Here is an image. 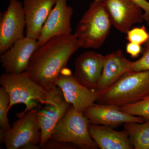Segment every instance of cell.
<instances>
[{
	"label": "cell",
	"instance_id": "cell-26",
	"mask_svg": "<svg viewBox=\"0 0 149 149\" xmlns=\"http://www.w3.org/2000/svg\"><path fill=\"white\" fill-rule=\"evenodd\" d=\"M144 19L149 26V14L145 13H144ZM146 47L149 46V39L148 42L146 44Z\"/></svg>",
	"mask_w": 149,
	"mask_h": 149
},
{
	"label": "cell",
	"instance_id": "cell-10",
	"mask_svg": "<svg viewBox=\"0 0 149 149\" xmlns=\"http://www.w3.org/2000/svg\"><path fill=\"white\" fill-rule=\"evenodd\" d=\"M112 24L118 31L126 34L136 23L144 20L143 10L131 0H104Z\"/></svg>",
	"mask_w": 149,
	"mask_h": 149
},
{
	"label": "cell",
	"instance_id": "cell-27",
	"mask_svg": "<svg viewBox=\"0 0 149 149\" xmlns=\"http://www.w3.org/2000/svg\"><path fill=\"white\" fill-rule=\"evenodd\" d=\"M94 1H97L103 2L104 0H94Z\"/></svg>",
	"mask_w": 149,
	"mask_h": 149
},
{
	"label": "cell",
	"instance_id": "cell-7",
	"mask_svg": "<svg viewBox=\"0 0 149 149\" xmlns=\"http://www.w3.org/2000/svg\"><path fill=\"white\" fill-rule=\"evenodd\" d=\"M26 28L23 3L18 0H10L0 21V54L3 53L15 43L24 38Z\"/></svg>",
	"mask_w": 149,
	"mask_h": 149
},
{
	"label": "cell",
	"instance_id": "cell-17",
	"mask_svg": "<svg viewBox=\"0 0 149 149\" xmlns=\"http://www.w3.org/2000/svg\"><path fill=\"white\" fill-rule=\"evenodd\" d=\"M89 131L91 138L100 149H134L124 129L116 131L111 126L90 123Z\"/></svg>",
	"mask_w": 149,
	"mask_h": 149
},
{
	"label": "cell",
	"instance_id": "cell-11",
	"mask_svg": "<svg viewBox=\"0 0 149 149\" xmlns=\"http://www.w3.org/2000/svg\"><path fill=\"white\" fill-rule=\"evenodd\" d=\"M40 111L37 116L41 132L40 148L51 138L58 123L70 106L65 101L60 88L57 87L53 91L49 104Z\"/></svg>",
	"mask_w": 149,
	"mask_h": 149
},
{
	"label": "cell",
	"instance_id": "cell-6",
	"mask_svg": "<svg viewBox=\"0 0 149 149\" xmlns=\"http://www.w3.org/2000/svg\"><path fill=\"white\" fill-rule=\"evenodd\" d=\"M89 124L84 113L70 105L56 125L50 139L70 143L78 148L98 149L97 144L90 136Z\"/></svg>",
	"mask_w": 149,
	"mask_h": 149
},
{
	"label": "cell",
	"instance_id": "cell-2",
	"mask_svg": "<svg viewBox=\"0 0 149 149\" xmlns=\"http://www.w3.org/2000/svg\"><path fill=\"white\" fill-rule=\"evenodd\" d=\"M97 92L98 104L121 107L139 102L149 95V71L127 72L108 88Z\"/></svg>",
	"mask_w": 149,
	"mask_h": 149
},
{
	"label": "cell",
	"instance_id": "cell-15",
	"mask_svg": "<svg viewBox=\"0 0 149 149\" xmlns=\"http://www.w3.org/2000/svg\"><path fill=\"white\" fill-rule=\"evenodd\" d=\"M57 0H24L26 37L38 40L44 24Z\"/></svg>",
	"mask_w": 149,
	"mask_h": 149
},
{
	"label": "cell",
	"instance_id": "cell-13",
	"mask_svg": "<svg viewBox=\"0 0 149 149\" xmlns=\"http://www.w3.org/2000/svg\"><path fill=\"white\" fill-rule=\"evenodd\" d=\"M105 56L93 51L80 55L74 63L73 77L88 89L95 90L101 76Z\"/></svg>",
	"mask_w": 149,
	"mask_h": 149
},
{
	"label": "cell",
	"instance_id": "cell-9",
	"mask_svg": "<svg viewBox=\"0 0 149 149\" xmlns=\"http://www.w3.org/2000/svg\"><path fill=\"white\" fill-rule=\"evenodd\" d=\"M67 0H57L43 25L37 40L38 47L51 38L72 34L71 17L73 9L67 3Z\"/></svg>",
	"mask_w": 149,
	"mask_h": 149
},
{
	"label": "cell",
	"instance_id": "cell-18",
	"mask_svg": "<svg viewBox=\"0 0 149 149\" xmlns=\"http://www.w3.org/2000/svg\"><path fill=\"white\" fill-rule=\"evenodd\" d=\"M123 126L134 149H149V120L126 123Z\"/></svg>",
	"mask_w": 149,
	"mask_h": 149
},
{
	"label": "cell",
	"instance_id": "cell-25",
	"mask_svg": "<svg viewBox=\"0 0 149 149\" xmlns=\"http://www.w3.org/2000/svg\"><path fill=\"white\" fill-rule=\"evenodd\" d=\"M137 5L140 7L145 13L149 14V2L147 0H131Z\"/></svg>",
	"mask_w": 149,
	"mask_h": 149
},
{
	"label": "cell",
	"instance_id": "cell-24",
	"mask_svg": "<svg viewBox=\"0 0 149 149\" xmlns=\"http://www.w3.org/2000/svg\"><path fill=\"white\" fill-rule=\"evenodd\" d=\"M142 52L141 45L129 42L126 46V52L133 58L139 57Z\"/></svg>",
	"mask_w": 149,
	"mask_h": 149
},
{
	"label": "cell",
	"instance_id": "cell-5",
	"mask_svg": "<svg viewBox=\"0 0 149 149\" xmlns=\"http://www.w3.org/2000/svg\"><path fill=\"white\" fill-rule=\"evenodd\" d=\"M33 108L17 114L18 120L10 130H0L1 141L7 149L40 148L41 132L37 116Z\"/></svg>",
	"mask_w": 149,
	"mask_h": 149
},
{
	"label": "cell",
	"instance_id": "cell-12",
	"mask_svg": "<svg viewBox=\"0 0 149 149\" xmlns=\"http://www.w3.org/2000/svg\"><path fill=\"white\" fill-rule=\"evenodd\" d=\"M38 47L37 40L25 37L17 41L1 54L0 61L5 72L19 73L26 71L31 57Z\"/></svg>",
	"mask_w": 149,
	"mask_h": 149
},
{
	"label": "cell",
	"instance_id": "cell-1",
	"mask_svg": "<svg viewBox=\"0 0 149 149\" xmlns=\"http://www.w3.org/2000/svg\"><path fill=\"white\" fill-rule=\"evenodd\" d=\"M80 48L74 34L53 37L37 48L26 71L36 83L49 92L57 87V80L66 68L70 58Z\"/></svg>",
	"mask_w": 149,
	"mask_h": 149
},
{
	"label": "cell",
	"instance_id": "cell-14",
	"mask_svg": "<svg viewBox=\"0 0 149 149\" xmlns=\"http://www.w3.org/2000/svg\"><path fill=\"white\" fill-rule=\"evenodd\" d=\"M90 124L116 126L126 123H143L144 118L123 111L120 107L110 104H94L84 112Z\"/></svg>",
	"mask_w": 149,
	"mask_h": 149
},
{
	"label": "cell",
	"instance_id": "cell-22",
	"mask_svg": "<svg viewBox=\"0 0 149 149\" xmlns=\"http://www.w3.org/2000/svg\"><path fill=\"white\" fill-rule=\"evenodd\" d=\"M146 47L141 58L132 62V71H149V46Z\"/></svg>",
	"mask_w": 149,
	"mask_h": 149
},
{
	"label": "cell",
	"instance_id": "cell-21",
	"mask_svg": "<svg viewBox=\"0 0 149 149\" xmlns=\"http://www.w3.org/2000/svg\"><path fill=\"white\" fill-rule=\"evenodd\" d=\"M126 34V39L128 42L141 45L146 44L149 39V33L144 26L130 29Z\"/></svg>",
	"mask_w": 149,
	"mask_h": 149
},
{
	"label": "cell",
	"instance_id": "cell-19",
	"mask_svg": "<svg viewBox=\"0 0 149 149\" xmlns=\"http://www.w3.org/2000/svg\"><path fill=\"white\" fill-rule=\"evenodd\" d=\"M120 109L131 115L141 116L145 121L149 120V95L139 102L121 107Z\"/></svg>",
	"mask_w": 149,
	"mask_h": 149
},
{
	"label": "cell",
	"instance_id": "cell-23",
	"mask_svg": "<svg viewBox=\"0 0 149 149\" xmlns=\"http://www.w3.org/2000/svg\"><path fill=\"white\" fill-rule=\"evenodd\" d=\"M44 149H74L77 148L74 145L68 143L59 142L50 139L42 148Z\"/></svg>",
	"mask_w": 149,
	"mask_h": 149
},
{
	"label": "cell",
	"instance_id": "cell-20",
	"mask_svg": "<svg viewBox=\"0 0 149 149\" xmlns=\"http://www.w3.org/2000/svg\"><path fill=\"white\" fill-rule=\"evenodd\" d=\"M10 103L9 95L3 87L0 88V130H10L11 126L9 123L8 113Z\"/></svg>",
	"mask_w": 149,
	"mask_h": 149
},
{
	"label": "cell",
	"instance_id": "cell-8",
	"mask_svg": "<svg viewBox=\"0 0 149 149\" xmlns=\"http://www.w3.org/2000/svg\"><path fill=\"white\" fill-rule=\"evenodd\" d=\"M64 70L59 76L56 85L60 88L65 101L77 111L84 113L97 102L98 92L81 85L74 79L70 71Z\"/></svg>",
	"mask_w": 149,
	"mask_h": 149
},
{
	"label": "cell",
	"instance_id": "cell-4",
	"mask_svg": "<svg viewBox=\"0 0 149 149\" xmlns=\"http://www.w3.org/2000/svg\"><path fill=\"white\" fill-rule=\"evenodd\" d=\"M0 85L9 95L8 110L18 104L25 105V110L33 108L36 104L35 101L47 104L50 96V91L48 92L36 83L26 71L3 73L0 77Z\"/></svg>",
	"mask_w": 149,
	"mask_h": 149
},
{
	"label": "cell",
	"instance_id": "cell-16",
	"mask_svg": "<svg viewBox=\"0 0 149 149\" xmlns=\"http://www.w3.org/2000/svg\"><path fill=\"white\" fill-rule=\"evenodd\" d=\"M132 61L125 57L121 50L113 52L105 56L101 76L95 91L105 90L116 82L123 74L131 72Z\"/></svg>",
	"mask_w": 149,
	"mask_h": 149
},
{
	"label": "cell",
	"instance_id": "cell-3",
	"mask_svg": "<svg viewBox=\"0 0 149 149\" xmlns=\"http://www.w3.org/2000/svg\"><path fill=\"white\" fill-rule=\"evenodd\" d=\"M112 24L103 2L94 1L83 14L74 35L80 48L98 49L106 40Z\"/></svg>",
	"mask_w": 149,
	"mask_h": 149
}]
</instances>
